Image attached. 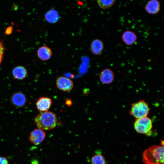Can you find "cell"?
<instances>
[{
	"instance_id": "obj_1",
	"label": "cell",
	"mask_w": 164,
	"mask_h": 164,
	"mask_svg": "<svg viewBox=\"0 0 164 164\" xmlns=\"http://www.w3.org/2000/svg\"><path fill=\"white\" fill-rule=\"evenodd\" d=\"M142 160L145 164H163V146L153 145L145 150Z\"/></svg>"
},
{
	"instance_id": "obj_2",
	"label": "cell",
	"mask_w": 164,
	"mask_h": 164,
	"mask_svg": "<svg viewBox=\"0 0 164 164\" xmlns=\"http://www.w3.org/2000/svg\"><path fill=\"white\" fill-rule=\"evenodd\" d=\"M57 121L56 114L49 111L41 112L34 119L38 128L43 130H48L54 128L57 125Z\"/></svg>"
},
{
	"instance_id": "obj_3",
	"label": "cell",
	"mask_w": 164,
	"mask_h": 164,
	"mask_svg": "<svg viewBox=\"0 0 164 164\" xmlns=\"http://www.w3.org/2000/svg\"><path fill=\"white\" fill-rule=\"evenodd\" d=\"M149 111L148 103L144 100H141L132 104L129 113L136 119L148 116Z\"/></svg>"
},
{
	"instance_id": "obj_4",
	"label": "cell",
	"mask_w": 164,
	"mask_h": 164,
	"mask_svg": "<svg viewBox=\"0 0 164 164\" xmlns=\"http://www.w3.org/2000/svg\"><path fill=\"white\" fill-rule=\"evenodd\" d=\"M133 125L137 132L145 134L149 133L153 127L152 121L148 116L135 119Z\"/></svg>"
},
{
	"instance_id": "obj_5",
	"label": "cell",
	"mask_w": 164,
	"mask_h": 164,
	"mask_svg": "<svg viewBox=\"0 0 164 164\" xmlns=\"http://www.w3.org/2000/svg\"><path fill=\"white\" fill-rule=\"evenodd\" d=\"M56 83L58 88L64 91H69L74 87L73 81L70 78L63 76L58 77L56 80Z\"/></svg>"
},
{
	"instance_id": "obj_6",
	"label": "cell",
	"mask_w": 164,
	"mask_h": 164,
	"mask_svg": "<svg viewBox=\"0 0 164 164\" xmlns=\"http://www.w3.org/2000/svg\"><path fill=\"white\" fill-rule=\"evenodd\" d=\"M46 136V134L44 131L38 128L33 130L30 132L29 139L32 143L38 145L44 140Z\"/></svg>"
},
{
	"instance_id": "obj_7",
	"label": "cell",
	"mask_w": 164,
	"mask_h": 164,
	"mask_svg": "<svg viewBox=\"0 0 164 164\" xmlns=\"http://www.w3.org/2000/svg\"><path fill=\"white\" fill-rule=\"evenodd\" d=\"M115 74L113 71L109 68H105L102 70L99 74V79L103 84H108L114 81Z\"/></svg>"
},
{
	"instance_id": "obj_8",
	"label": "cell",
	"mask_w": 164,
	"mask_h": 164,
	"mask_svg": "<svg viewBox=\"0 0 164 164\" xmlns=\"http://www.w3.org/2000/svg\"><path fill=\"white\" fill-rule=\"evenodd\" d=\"M10 101L12 104L17 108H21L25 105L27 100L25 95L20 92L13 93L11 96Z\"/></svg>"
},
{
	"instance_id": "obj_9",
	"label": "cell",
	"mask_w": 164,
	"mask_h": 164,
	"mask_svg": "<svg viewBox=\"0 0 164 164\" xmlns=\"http://www.w3.org/2000/svg\"><path fill=\"white\" fill-rule=\"evenodd\" d=\"M52 104L51 99L48 97H42L39 98L36 103V107L39 111H48Z\"/></svg>"
},
{
	"instance_id": "obj_10",
	"label": "cell",
	"mask_w": 164,
	"mask_h": 164,
	"mask_svg": "<svg viewBox=\"0 0 164 164\" xmlns=\"http://www.w3.org/2000/svg\"><path fill=\"white\" fill-rule=\"evenodd\" d=\"M104 48L103 41L99 39H95L91 42L90 49L92 53L95 55H101L102 53Z\"/></svg>"
},
{
	"instance_id": "obj_11",
	"label": "cell",
	"mask_w": 164,
	"mask_h": 164,
	"mask_svg": "<svg viewBox=\"0 0 164 164\" xmlns=\"http://www.w3.org/2000/svg\"><path fill=\"white\" fill-rule=\"evenodd\" d=\"M137 36L133 31L129 30L125 31L121 36V39L123 43L126 45L131 46L136 41Z\"/></svg>"
},
{
	"instance_id": "obj_12",
	"label": "cell",
	"mask_w": 164,
	"mask_h": 164,
	"mask_svg": "<svg viewBox=\"0 0 164 164\" xmlns=\"http://www.w3.org/2000/svg\"><path fill=\"white\" fill-rule=\"evenodd\" d=\"M38 57L43 61L49 60L53 55L51 49L46 46H43L39 47L37 51Z\"/></svg>"
},
{
	"instance_id": "obj_13",
	"label": "cell",
	"mask_w": 164,
	"mask_h": 164,
	"mask_svg": "<svg viewBox=\"0 0 164 164\" xmlns=\"http://www.w3.org/2000/svg\"><path fill=\"white\" fill-rule=\"evenodd\" d=\"M145 9L149 13L156 14L160 9V2L157 0H151L147 2Z\"/></svg>"
},
{
	"instance_id": "obj_14",
	"label": "cell",
	"mask_w": 164,
	"mask_h": 164,
	"mask_svg": "<svg viewBox=\"0 0 164 164\" xmlns=\"http://www.w3.org/2000/svg\"><path fill=\"white\" fill-rule=\"evenodd\" d=\"M12 74L15 79L21 80L26 77L27 75V71L24 67L18 66L13 69Z\"/></svg>"
},
{
	"instance_id": "obj_15",
	"label": "cell",
	"mask_w": 164,
	"mask_h": 164,
	"mask_svg": "<svg viewBox=\"0 0 164 164\" xmlns=\"http://www.w3.org/2000/svg\"><path fill=\"white\" fill-rule=\"evenodd\" d=\"M44 17L45 20L50 23L56 22L59 19L58 13L54 9H51L47 11L45 13Z\"/></svg>"
},
{
	"instance_id": "obj_16",
	"label": "cell",
	"mask_w": 164,
	"mask_h": 164,
	"mask_svg": "<svg viewBox=\"0 0 164 164\" xmlns=\"http://www.w3.org/2000/svg\"><path fill=\"white\" fill-rule=\"evenodd\" d=\"M116 0H97L99 6L103 9H106L112 7Z\"/></svg>"
},
{
	"instance_id": "obj_17",
	"label": "cell",
	"mask_w": 164,
	"mask_h": 164,
	"mask_svg": "<svg viewBox=\"0 0 164 164\" xmlns=\"http://www.w3.org/2000/svg\"><path fill=\"white\" fill-rule=\"evenodd\" d=\"M92 164H106L105 158L101 154L94 155L91 159Z\"/></svg>"
},
{
	"instance_id": "obj_18",
	"label": "cell",
	"mask_w": 164,
	"mask_h": 164,
	"mask_svg": "<svg viewBox=\"0 0 164 164\" xmlns=\"http://www.w3.org/2000/svg\"><path fill=\"white\" fill-rule=\"evenodd\" d=\"M0 164H9L8 161L6 158L0 157Z\"/></svg>"
},
{
	"instance_id": "obj_19",
	"label": "cell",
	"mask_w": 164,
	"mask_h": 164,
	"mask_svg": "<svg viewBox=\"0 0 164 164\" xmlns=\"http://www.w3.org/2000/svg\"><path fill=\"white\" fill-rule=\"evenodd\" d=\"M4 51V47L3 44L0 40V54L3 55Z\"/></svg>"
},
{
	"instance_id": "obj_20",
	"label": "cell",
	"mask_w": 164,
	"mask_h": 164,
	"mask_svg": "<svg viewBox=\"0 0 164 164\" xmlns=\"http://www.w3.org/2000/svg\"><path fill=\"white\" fill-rule=\"evenodd\" d=\"M12 27L11 26L9 27L6 30L5 33L7 34H9L12 32Z\"/></svg>"
},
{
	"instance_id": "obj_21",
	"label": "cell",
	"mask_w": 164,
	"mask_h": 164,
	"mask_svg": "<svg viewBox=\"0 0 164 164\" xmlns=\"http://www.w3.org/2000/svg\"><path fill=\"white\" fill-rule=\"evenodd\" d=\"M65 103L68 106H71L72 104V101L69 99H67Z\"/></svg>"
},
{
	"instance_id": "obj_22",
	"label": "cell",
	"mask_w": 164,
	"mask_h": 164,
	"mask_svg": "<svg viewBox=\"0 0 164 164\" xmlns=\"http://www.w3.org/2000/svg\"><path fill=\"white\" fill-rule=\"evenodd\" d=\"M3 58V55L0 54V65L1 64Z\"/></svg>"
},
{
	"instance_id": "obj_23",
	"label": "cell",
	"mask_w": 164,
	"mask_h": 164,
	"mask_svg": "<svg viewBox=\"0 0 164 164\" xmlns=\"http://www.w3.org/2000/svg\"><path fill=\"white\" fill-rule=\"evenodd\" d=\"M161 145H162V146H163V145H164V141L163 140H162V141H161Z\"/></svg>"
}]
</instances>
